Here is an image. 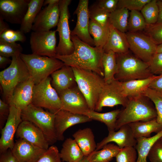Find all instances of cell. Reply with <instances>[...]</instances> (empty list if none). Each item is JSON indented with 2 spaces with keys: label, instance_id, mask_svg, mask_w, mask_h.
<instances>
[{
  "label": "cell",
  "instance_id": "1",
  "mask_svg": "<svg viewBox=\"0 0 162 162\" xmlns=\"http://www.w3.org/2000/svg\"><path fill=\"white\" fill-rule=\"evenodd\" d=\"M71 39L74 46L73 52L68 55H56L55 58L65 65L92 70L104 77L103 49L92 46L75 35H71Z\"/></svg>",
  "mask_w": 162,
  "mask_h": 162
},
{
  "label": "cell",
  "instance_id": "2",
  "mask_svg": "<svg viewBox=\"0 0 162 162\" xmlns=\"http://www.w3.org/2000/svg\"><path fill=\"white\" fill-rule=\"evenodd\" d=\"M127 104L121 110L116 124L115 130L122 126L138 121L150 120L157 117L154 106L143 94L128 98Z\"/></svg>",
  "mask_w": 162,
  "mask_h": 162
},
{
  "label": "cell",
  "instance_id": "3",
  "mask_svg": "<svg viewBox=\"0 0 162 162\" xmlns=\"http://www.w3.org/2000/svg\"><path fill=\"white\" fill-rule=\"evenodd\" d=\"M77 85L91 110H94L105 84L104 77L92 70L72 67Z\"/></svg>",
  "mask_w": 162,
  "mask_h": 162
},
{
  "label": "cell",
  "instance_id": "4",
  "mask_svg": "<svg viewBox=\"0 0 162 162\" xmlns=\"http://www.w3.org/2000/svg\"><path fill=\"white\" fill-rule=\"evenodd\" d=\"M30 77L28 68L20 55L12 57L10 65L0 72V83L4 101L8 104L16 88Z\"/></svg>",
  "mask_w": 162,
  "mask_h": 162
},
{
  "label": "cell",
  "instance_id": "5",
  "mask_svg": "<svg viewBox=\"0 0 162 162\" xmlns=\"http://www.w3.org/2000/svg\"><path fill=\"white\" fill-rule=\"evenodd\" d=\"M116 54L117 70L114 78L122 82L146 79L152 75L148 63L129 54Z\"/></svg>",
  "mask_w": 162,
  "mask_h": 162
},
{
  "label": "cell",
  "instance_id": "6",
  "mask_svg": "<svg viewBox=\"0 0 162 162\" xmlns=\"http://www.w3.org/2000/svg\"><path fill=\"white\" fill-rule=\"evenodd\" d=\"M20 57L26 65L35 85L46 79L64 65L63 62L56 58L32 53H22Z\"/></svg>",
  "mask_w": 162,
  "mask_h": 162
},
{
  "label": "cell",
  "instance_id": "7",
  "mask_svg": "<svg viewBox=\"0 0 162 162\" xmlns=\"http://www.w3.org/2000/svg\"><path fill=\"white\" fill-rule=\"evenodd\" d=\"M21 115L22 121L33 123L42 131L49 145L58 140L54 126L55 113L31 104L22 110Z\"/></svg>",
  "mask_w": 162,
  "mask_h": 162
},
{
  "label": "cell",
  "instance_id": "8",
  "mask_svg": "<svg viewBox=\"0 0 162 162\" xmlns=\"http://www.w3.org/2000/svg\"><path fill=\"white\" fill-rule=\"evenodd\" d=\"M51 81L49 76L34 85L32 104L55 113L62 110V105L58 94L52 86Z\"/></svg>",
  "mask_w": 162,
  "mask_h": 162
},
{
  "label": "cell",
  "instance_id": "9",
  "mask_svg": "<svg viewBox=\"0 0 162 162\" xmlns=\"http://www.w3.org/2000/svg\"><path fill=\"white\" fill-rule=\"evenodd\" d=\"M71 0H60L59 6L60 17L56 31L58 32L59 41L56 47V55L61 56L71 54L74 50V45L71 39L69 26L68 6Z\"/></svg>",
  "mask_w": 162,
  "mask_h": 162
},
{
  "label": "cell",
  "instance_id": "10",
  "mask_svg": "<svg viewBox=\"0 0 162 162\" xmlns=\"http://www.w3.org/2000/svg\"><path fill=\"white\" fill-rule=\"evenodd\" d=\"M126 34L129 49L135 56L148 63L156 53L157 45L147 35L128 32Z\"/></svg>",
  "mask_w": 162,
  "mask_h": 162
},
{
  "label": "cell",
  "instance_id": "11",
  "mask_svg": "<svg viewBox=\"0 0 162 162\" xmlns=\"http://www.w3.org/2000/svg\"><path fill=\"white\" fill-rule=\"evenodd\" d=\"M56 32L50 30L32 32L30 44L32 54L55 58L56 55Z\"/></svg>",
  "mask_w": 162,
  "mask_h": 162
},
{
  "label": "cell",
  "instance_id": "12",
  "mask_svg": "<svg viewBox=\"0 0 162 162\" xmlns=\"http://www.w3.org/2000/svg\"><path fill=\"white\" fill-rule=\"evenodd\" d=\"M128 98L124 94L121 82L115 79L105 83L96 105L94 111L99 112L104 107H113L118 105L125 107Z\"/></svg>",
  "mask_w": 162,
  "mask_h": 162
},
{
  "label": "cell",
  "instance_id": "13",
  "mask_svg": "<svg viewBox=\"0 0 162 162\" xmlns=\"http://www.w3.org/2000/svg\"><path fill=\"white\" fill-rule=\"evenodd\" d=\"M58 94L62 103V110L84 115L90 110L84 96L77 85Z\"/></svg>",
  "mask_w": 162,
  "mask_h": 162
},
{
  "label": "cell",
  "instance_id": "14",
  "mask_svg": "<svg viewBox=\"0 0 162 162\" xmlns=\"http://www.w3.org/2000/svg\"><path fill=\"white\" fill-rule=\"evenodd\" d=\"M22 110L12 106H10L8 118L1 130L0 139V153L8 149H12L14 145V137L18 128L22 122Z\"/></svg>",
  "mask_w": 162,
  "mask_h": 162
},
{
  "label": "cell",
  "instance_id": "15",
  "mask_svg": "<svg viewBox=\"0 0 162 162\" xmlns=\"http://www.w3.org/2000/svg\"><path fill=\"white\" fill-rule=\"evenodd\" d=\"M88 0H80L74 14H76L77 22L71 35H75L84 42L92 46H94L93 38L89 31V16Z\"/></svg>",
  "mask_w": 162,
  "mask_h": 162
},
{
  "label": "cell",
  "instance_id": "16",
  "mask_svg": "<svg viewBox=\"0 0 162 162\" xmlns=\"http://www.w3.org/2000/svg\"><path fill=\"white\" fill-rule=\"evenodd\" d=\"M30 0H0V16L6 21L20 24Z\"/></svg>",
  "mask_w": 162,
  "mask_h": 162
},
{
  "label": "cell",
  "instance_id": "17",
  "mask_svg": "<svg viewBox=\"0 0 162 162\" xmlns=\"http://www.w3.org/2000/svg\"><path fill=\"white\" fill-rule=\"evenodd\" d=\"M92 120L87 116L74 114L61 110L55 113L54 126L58 140L64 139V133L69 128L77 124L85 123Z\"/></svg>",
  "mask_w": 162,
  "mask_h": 162
},
{
  "label": "cell",
  "instance_id": "18",
  "mask_svg": "<svg viewBox=\"0 0 162 162\" xmlns=\"http://www.w3.org/2000/svg\"><path fill=\"white\" fill-rule=\"evenodd\" d=\"M59 3L48 5L41 10L33 25V31H49L57 26L60 14Z\"/></svg>",
  "mask_w": 162,
  "mask_h": 162
},
{
  "label": "cell",
  "instance_id": "19",
  "mask_svg": "<svg viewBox=\"0 0 162 162\" xmlns=\"http://www.w3.org/2000/svg\"><path fill=\"white\" fill-rule=\"evenodd\" d=\"M112 142H115L120 149L129 147H134L137 141L134 136L128 124L121 126L116 131H109L108 136L97 144L95 150H98L105 145Z\"/></svg>",
  "mask_w": 162,
  "mask_h": 162
},
{
  "label": "cell",
  "instance_id": "20",
  "mask_svg": "<svg viewBox=\"0 0 162 162\" xmlns=\"http://www.w3.org/2000/svg\"><path fill=\"white\" fill-rule=\"evenodd\" d=\"M16 137L43 149L47 150L50 145L42 131L33 123L22 121L16 133Z\"/></svg>",
  "mask_w": 162,
  "mask_h": 162
},
{
  "label": "cell",
  "instance_id": "21",
  "mask_svg": "<svg viewBox=\"0 0 162 162\" xmlns=\"http://www.w3.org/2000/svg\"><path fill=\"white\" fill-rule=\"evenodd\" d=\"M46 150L21 139L16 141L12 149L19 162H37Z\"/></svg>",
  "mask_w": 162,
  "mask_h": 162
},
{
  "label": "cell",
  "instance_id": "22",
  "mask_svg": "<svg viewBox=\"0 0 162 162\" xmlns=\"http://www.w3.org/2000/svg\"><path fill=\"white\" fill-rule=\"evenodd\" d=\"M34 85L31 77L19 84L14 89L8 104L21 110L26 108L32 104Z\"/></svg>",
  "mask_w": 162,
  "mask_h": 162
},
{
  "label": "cell",
  "instance_id": "23",
  "mask_svg": "<svg viewBox=\"0 0 162 162\" xmlns=\"http://www.w3.org/2000/svg\"><path fill=\"white\" fill-rule=\"evenodd\" d=\"M51 84L58 94L77 85L72 67L64 65L51 75Z\"/></svg>",
  "mask_w": 162,
  "mask_h": 162
},
{
  "label": "cell",
  "instance_id": "24",
  "mask_svg": "<svg viewBox=\"0 0 162 162\" xmlns=\"http://www.w3.org/2000/svg\"><path fill=\"white\" fill-rule=\"evenodd\" d=\"M129 47L126 33L118 30L110 24L109 33L103 48L104 52L112 51L116 53H129Z\"/></svg>",
  "mask_w": 162,
  "mask_h": 162
},
{
  "label": "cell",
  "instance_id": "25",
  "mask_svg": "<svg viewBox=\"0 0 162 162\" xmlns=\"http://www.w3.org/2000/svg\"><path fill=\"white\" fill-rule=\"evenodd\" d=\"M73 136L84 157H87L96 150L97 144L93 133L90 128L80 129L73 134Z\"/></svg>",
  "mask_w": 162,
  "mask_h": 162
},
{
  "label": "cell",
  "instance_id": "26",
  "mask_svg": "<svg viewBox=\"0 0 162 162\" xmlns=\"http://www.w3.org/2000/svg\"><path fill=\"white\" fill-rule=\"evenodd\" d=\"M128 124L136 139L141 137H149L152 133L157 134L162 130V125L157 122L156 118L146 121L132 122Z\"/></svg>",
  "mask_w": 162,
  "mask_h": 162
},
{
  "label": "cell",
  "instance_id": "27",
  "mask_svg": "<svg viewBox=\"0 0 162 162\" xmlns=\"http://www.w3.org/2000/svg\"><path fill=\"white\" fill-rule=\"evenodd\" d=\"M157 76L153 75L146 79L121 82L124 94L128 98L143 94L152 81Z\"/></svg>",
  "mask_w": 162,
  "mask_h": 162
},
{
  "label": "cell",
  "instance_id": "28",
  "mask_svg": "<svg viewBox=\"0 0 162 162\" xmlns=\"http://www.w3.org/2000/svg\"><path fill=\"white\" fill-rule=\"evenodd\" d=\"M62 161L66 162H80L85 157L81 150L74 139H66L60 152Z\"/></svg>",
  "mask_w": 162,
  "mask_h": 162
},
{
  "label": "cell",
  "instance_id": "29",
  "mask_svg": "<svg viewBox=\"0 0 162 162\" xmlns=\"http://www.w3.org/2000/svg\"><path fill=\"white\" fill-rule=\"evenodd\" d=\"M44 0H30L27 11L20 25V30L24 33L31 30L34 21L43 6Z\"/></svg>",
  "mask_w": 162,
  "mask_h": 162
},
{
  "label": "cell",
  "instance_id": "30",
  "mask_svg": "<svg viewBox=\"0 0 162 162\" xmlns=\"http://www.w3.org/2000/svg\"><path fill=\"white\" fill-rule=\"evenodd\" d=\"M162 136V130L152 136L136 139L137 142L134 148L137 153L136 162H148L147 158L152 146Z\"/></svg>",
  "mask_w": 162,
  "mask_h": 162
},
{
  "label": "cell",
  "instance_id": "31",
  "mask_svg": "<svg viewBox=\"0 0 162 162\" xmlns=\"http://www.w3.org/2000/svg\"><path fill=\"white\" fill-rule=\"evenodd\" d=\"M117 145L108 143L98 150H95L86 157L88 162H109L120 150Z\"/></svg>",
  "mask_w": 162,
  "mask_h": 162
},
{
  "label": "cell",
  "instance_id": "32",
  "mask_svg": "<svg viewBox=\"0 0 162 162\" xmlns=\"http://www.w3.org/2000/svg\"><path fill=\"white\" fill-rule=\"evenodd\" d=\"M121 110L120 109H118L106 112L100 113L90 110L84 115L87 116L92 120L104 123L107 126L109 131L115 130L116 121Z\"/></svg>",
  "mask_w": 162,
  "mask_h": 162
},
{
  "label": "cell",
  "instance_id": "33",
  "mask_svg": "<svg viewBox=\"0 0 162 162\" xmlns=\"http://www.w3.org/2000/svg\"><path fill=\"white\" fill-rule=\"evenodd\" d=\"M102 64L104 80L105 83H110L115 79V76L117 70L116 54L111 51L104 52Z\"/></svg>",
  "mask_w": 162,
  "mask_h": 162
},
{
  "label": "cell",
  "instance_id": "34",
  "mask_svg": "<svg viewBox=\"0 0 162 162\" xmlns=\"http://www.w3.org/2000/svg\"><path fill=\"white\" fill-rule=\"evenodd\" d=\"M129 10L125 8H118L110 14V24L120 31L128 32Z\"/></svg>",
  "mask_w": 162,
  "mask_h": 162
},
{
  "label": "cell",
  "instance_id": "35",
  "mask_svg": "<svg viewBox=\"0 0 162 162\" xmlns=\"http://www.w3.org/2000/svg\"><path fill=\"white\" fill-rule=\"evenodd\" d=\"M89 31L93 37L94 46L103 49L109 36V26L103 27L90 20Z\"/></svg>",
  "mask_w": 162,
  "mask_h": 162
},
{
  "label": "cell",
  "instance_id": "36",
  "mask_svg": "<svg viewBox=\"0 0 162 162\" xmlns=\"http://www.w3.org/2000/svg\"><path fill=\"white\" fill-rule=\"evenodd\" d=\"M90 20L104 27L109 26L110 14L100 8L97 4L89 8Z\"/></svg>",
  "mask_w": 162,
  "mask_h": 162
},
{
  "label": "cell",
  "instance_id": "37",
  "mask_svg": "<svg viewBox=\"0 0 162 162\" xmlns=\"http://www.w3.org/2000/svg\"><path fill=\"white\" fill-rule=\"evenodd\" d=\"M157 0H151L141 10L147 26L156 23L158 21L159 11Z\"/></svg>",
  "mask_w": 162,
  "mask_h": 162
},
{
  "label": "cell",
  "instance_id": "38",
  "mask_svg": "<svg viewBox=\"0 0 162 162\" xmlns=\"http://www.w3.org/2000/svg\"><path fill=\"white\" fill-rule=\"evenodd\" d=\"M147 26L144 18L141 12L136 10L130 11L128 21V32H136L145 29Z\"/></svg>",
  "mask_w": 162,
  "mask_h": 162
},
{
  "label": "cell",
  "instance_id": "39",
  "mask_svg": "<svg viewBox=\"0 0 162 162\" xmlns=\"http://www.w3.org/2000/svg\"><path fill=\"white\" fill-rule=\"evenodd\" d=\"M143 95L149 98L153 103L157 112L156 120L158 123L162 125V95L149 88Z\"/></svg>",
  "mask_w": 162,
  "mask_h": 162
},
{
  "label": "cell",
  "instance_id": "40",
  "mask_svg": "<svg viewBox=\"0 0 162 162\" xmlns=\"http://www.w3.org/2000/svg\"><path fill=\"white\" fill-rule=\"evenodd\" d=\"M23 48L19 44L0 40V55L9 58L20 56Z\"/></svg>",
  "mask_w": 162,
  "mask_h": 162
},
{
  "label": "cell",
  "instance_id": "41",
  "mask_svg": "<svg viewBox=\"0 0 162 162\" xmlns=\"http://www.w3.org/2000/svg\"><path fill=\"white\" fill-rule=\"evenodd\" d=\"M25 33L20 30H14L10 28L0 34V40L10 43L20 41L23 43L26 40Z\"/></svg>",
  "mask_w": 162,
  "mask_h": 162
},
{
  "label": "cell",
  "instance_id": "42",
  "mask_svg": "<svg viewBox=\"0 0 162 162\" xmlns=\"http://www.w3.org/2000/svg\"><path fill=\"white\" fill-rule=\"evenodd\" d=\"M137 153L134 147H129L120 149L115 157L116 162H136Z\"/></svg>",
  "mask_w": 162,
  "mask_h": 162
},
{
  "label": "cell",
  "instance_id": "43",
  "mask_svg": "<svg viewBox=\"0 0 162 162\" xmlns=\"http://www.w3.org/2000/svg\"><path fill=\"white\" fill-rule=\"evenodd\" d=\"M145 29L146 35L157 45L162 44V23L147 26Z\"/></svg>",
  "mask_w": 162,
  "mask_h": 162
},
{
  "label": "cell",
  "instance_id": "44",
  "mask_svg": "<svg viewBox=\"0 0 162 162\" xmlns=\"http://www.w3.org/2000/svg\"><path fill=\"white\" fill-rule=\"evenodd\" d=\"M151 0H118L117 8H125L129 10H141Z\"/></svg>",
  "mask_w": 162,
  "mask_h": 162
},
{
  "label": "cell",
  "instance_id": "45",
  "mask_svg": "<svg viewBox=\"0 0 162 162\" xmlns=\"http://www.w3.org/2000/svg\"><path fill=\"white\" fill-rule=\"evenodd\" d=\"M37 162H62L58 148L55 146L49 147Z\"/></svg>",
  "mask_w": 162,
  "mask_h": 162
},
{
  "label": "cell",
  "instance_id": "46",
  "mask_svg": "<svg viewBox=\"0 0 162 162\" xmlns=\"http://www.w3.org/2000/svg\"><path fill=\"white\" fill-rule=\"evenodd\" d=\"M149 68L153 75L162 74V53H156L148 63Z\"/></svg>",
  "mask_w": 162,
  "mask_h": 162
},
{
  "label": "cell",
  "instance_id": "47",
  "mask_svg": "<svg viewBox=\"0 0 162 162\" xmlns=\"http://www.w3.org/2000/svg\"><path fill=\"white\" fill-rule=\"evenodd\" d=\"M148 158L150 162H162V141L160 139L152 146Z\"/></svg>",
  "mask_w": 162,
  "mask_h": 162
},
{
  "label": "cell",
  "instance_id": "48",
  "mask_svg": "<svg viewBox=\"0 0 162 162\" xmlns=\"http://www.w3.org/2000/svg\"><path fill=\"white\" fill-rule=\"evenodd\" d=\"M10 105L0 99V128L1 129L4 126L10 112Z\"/></svg>",
  "mask_w": 162,
  "mask_h": 162
},
{
  "label": "cell",
  "instance_id": "49",
  "mask_svg": "<svg viewBox=\"0 0 162 162\" xmlns=\"http://www.w3.org/2000/svg\"><path fill=\"white\" fill-rule=\"evenodd\" d=\"M118 0H100L97 4L98 6L104 11L111 13L116 10Z\"/></svg>",
  "mask_w": 162,
  "mask_h": 162
},
{
  "label": "cell",
  "instance_id": "50",
  "mask_svg": "<svg viewBox=\"0 0 162 162\" xmlns=\"http://www.w3.org/2000/svg\"><path fill=\"white\" fill-rule=\"evenodd\" d=\"M0 162H19L12 150L8 149L0 154Z\"/></svg>",
  "mask_w": 162,
  "mask_h": 162
},
{
  "label": "cell",
  "instance_id": "51",
  "mask_svg": "<svg viewBox=\"0 0 162 162\" xmlns=\"http://www.w3.org/2000/svg\"><path fill=\"white\" fill-rule=\"evenodd\" d=\"M148 88L162 95V74L158 76L152 81Z\"/></svg>",
  "mask_w": 162,
  "mask_h": 162
},
{
  "label": "cell",
  "instance_id": "52",
  "mask_svg": "<svg viewBox=\"0 0 162 162\" xmlns=\"http://www.w3.org/2000/svg\"><path fill=\"white\" fill-rule=\"evenodd\" d=\"M12 62V59L0 55V68H4L8 64H10Z\"/></svg>",
  "mask_w": 162,
  "mask_h": 162
},
{
  "label": "cell",
  "instance_id": "53",
  "mask_svg": "<svg viewBox=\"0 0 162 162\" xmlns=\"http://www.w3.org/2000/svg\"><path fill=\"white\" fill-rule=\"evenodd\" d=\"M159 14L157 22L156 23H162V0H157Z\"/></svg>",
  "mask_w": 162,
  "mask_h": 162
},
{
  "label": "cell",
  "instance_id": "54",
  "mask_svg": "<svg viewBox=\"0 0 162 162\" xmlns=\"http://www.w3.org/2000/svg\"><path fill=\"white\" fill-rule=\"evenodd\" d=\"M3 18L0 16V34L9 28L8 25L4 21Z\"/></svg>",
  "mask_w": 162,
  "mask_h": 162
},
{
  "label": "cell",
  "instance_id": "55",
  "mask_svg": "<svg viewBox=\"0 0 162 162\" xmlns=\"http://www.w3.org/2000/svg\"><path fill=\"white\" fill-rule=\"evenodd\" d=\"M59 1L60 0H45L44 1L43 6L54 4L58 3Z\"/></svg>",
  "mask_w": 162,
  "mask_h": 162
},
{
  "label": "cell",
  "instance_id": "56",
  "mask_svg": "<svg viewBox=\"0 0 162 162\" xmlns=\"http://www.w3.org/2000/svg\"><path fill=\"white\" fill-rule=\"evenodd\" d=\"M156 53H162V44L157 45Z\"/></svg>",
  "mask_w": 162,
  "mask_h": 162
},
{
  "label": "cell",
  "instance_id": "57",
  "mask_svg": "<svg viewBox=\"0 0 162 162\" xmlns=\"http://www.w3.org/2000/svg\"><path fill=\"white\" fill-rule=\"evenodd\" d=\"M80 162H88L87 160L86 157H85Z\"/></svg>",
  "mask_w": 162,
  "mask_h": 162
},
{
  "label": "cell",
  "instance_id": "58",
  "mask_svg": "<svg viewBox=\"0 0 162 162\" xmlns=\"http://www.w3.org/2000/svg\"><path fill=\"white\" fill-rule=\"evenodd\" d=\"M160 140L162 141V136L160 139Z\"/></svg>",
  "mask_w": 162,
  "mask_h": 162
}]
</instances>
